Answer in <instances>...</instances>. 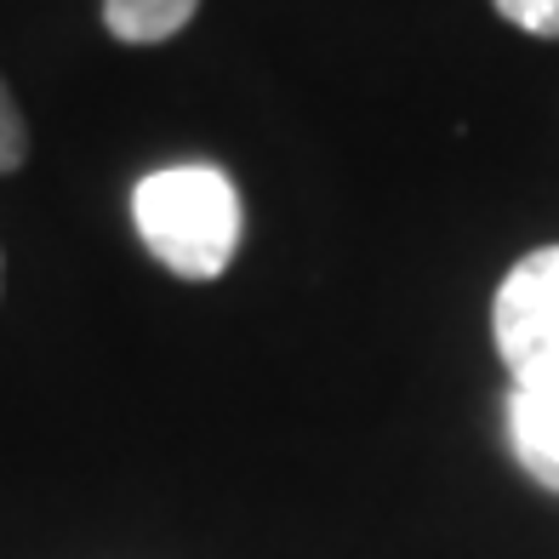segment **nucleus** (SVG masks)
<instances>
[{
	"mask_svg": "<svg viewBox=\"0 0 559 559\" xmlns=\"http://www.w3.org/2000/svg\"><path fill=\"white\" fill-rule=\"evenodd\" d=\"M497 12L514 23V29H525V35L559 40V0H497Z\"/></svg>",
	"mask_w": 559,
	"mask_h": 559,
	"instance_id": "423d86ee",
	"label": "nucleus"
},
{
	"mask_svg": "<svg viewBox=\"0 0 559 559\" xmlns=\"http://www.w3.org/2000/svg\"><path fill=\"white\" fill-rule=\"evenodd\" d=\"M491 337L514 389L559 394V246L525 251L491 302Z\"/></svg>",
	"mask_w": 559,
	"mask_h": 559,
	"instance_id": "f03ea898",
	"label": "nucleus"
},
{
	"mask_svg": "<svg viewBox=\"0 0 559 559\" xmlns=\"http://www.w3.org/2000/svg\"><path fill=\"white\" fill-rule=\"evenodd\" d=\"M508 440L537 486L559 491V394H508Z\"/></svg>",
	"mask_w": 559,
	"mask_h": 559,
	"instance_id": "7ed1b4c3",
	"label": "nucleus"
},
{
	"mask_svg": "<svg viewBox=\"0 0 559 559\" xmlns=\"http://www.w3.org/2000/svg\"><path fill=\"white\" fill-rule=\"evenodd\" d=\"M200 12V0H104V29L126 46H160Z\"/></svg>",
	"mask_w": 559,
	"mask_h": 559,
	"instance_id": "20e7f679",
	"label": "nucleus"
},
{
	"mask_svg": "<svg viewBox=\"0 0 559 559\" xmlns=\"http://www.w3.org/2000/svg\"><path fill=\"white\" fill-rule=\"evenodd\" d=\"M23 160H29V126H23V109L12 104L7 81H0V177L17 171Z\"/></svg>",
	"mask_w": 559,
	"mask_h": 559,
	"instance_id": "39448f33",
	"label": "nucleus"
},
{
	"mask_svg": "<svg viewBox=\"0 0 559 559\" xmlns=\"http://www.w3.org/2000/svg\"><path fill=\"white\" fill-rule=\"evenodd\" d=\"M132 223L148 258L177 280H217L240 246V189L223 166H160L132 189Z\"/></svg>",
	"mask_w": 559,
	"mask_h": 559,
	"instance_id": "f257e3e1",
	"label": "nucleus"
}]
</instances>
